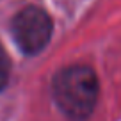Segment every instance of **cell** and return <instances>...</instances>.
Returning a JSON list of instances; mask_svg holds the SVG:
<instances>
[{
    "mask_svg": "<svg viewBox=\"0 0 121 121\" xmlns=\"http://www.w3.org/2000/svg\"><path fill=\"white\" fill-rule=\"evenodd\" d=\"M9 73H11V60H9V55L5 52V48L0 45V91L7 86Z\"/></svg>",
    "mask_w": 121,
    "mask_h": 121,
    "instance_id": "3957f363",
    "label": "cell"
},
{
    "mask_svg": "<svg viewBox=\"0 0 121 121\" xmlns=\"http://www.w3.org/2000/svg\"><path fill=\"white\" fill-rule=\"evenodd\" d=\"M52 95L64 116L75 121L87 119L98 102L96 73L84 64L62 68L53 77Z\"/></svg>",
    "mask_w": 121,
    "mask_h": 121,
    "instance_id": "6da1fadb",
    "label": "cell"
},
{
    "mask_svg": "<svg viewBox=\"0 0 121 121\" xmlns=\"http://www.w3.org/2000/svg\"><path fill=\"white\" fill-rule=\"evenodd\" d=\"M52 30L53 25L48 13L36 5L22 9L13 20L14 39L27 55H36L41 52L52 38Z\"/></svg>",
    "mask_w": 121,
    "mask_h": 121,
    "instance_id": "7a4b0ae2",
    "label": "cell"
}]
</instances>
